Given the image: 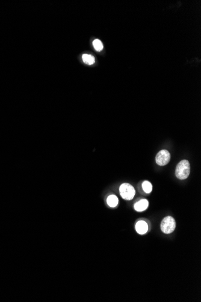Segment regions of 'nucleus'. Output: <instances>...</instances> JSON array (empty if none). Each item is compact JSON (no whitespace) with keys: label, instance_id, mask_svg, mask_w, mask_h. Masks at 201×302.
Returning a JSON list of instances; mask_svg holds the SVG:
<instances>
[{"label":"nucleus","instance_id":"nucleus-8","mask_svg":"<svg viewBox=\"0 0 201 302\" xmlns=\"http://www.w3.org/2000/svg\"><path fill=\"white\" fill-rule=\"evenodd\" d=\"M82 59L83 62L88 65H92L95 62V57L90 54H83L82 56Z\"/></svg>","mask_w":201,"mask_h":302},{"label":"nucleus","instance_id":"nucleus-10","mask_svg":"<svg viewBox=\"0 0 201 302\" xmlns=\"http://www.w3.org/2000/svg\"><path fill=\"white\" fill-rule=\"evenodd\" d=\"M93 45L98 51H101L103 49V44L102 42L99 39H95L93 42Z\"/></svg>","mask_w":201,"mask_h":302},{"label":"nucleus","instance_id":"nucleus-3","mask_svg":"<svg viewBox=\"0 0 201 302\" xmlns=\"http://www.w3.org/2000/svg\"><path fill=\"white\" fill-rule=\"evenodd\" d=\"M119 191L122 197L126 200H132L135 194L134 187L129 183H123L121 185Z\"/></svg>","mask_w":201,"mask_h":302},{"label":"nucleus","instance_id":"nucleus-9","mask_svg":"<svg viewBox=\"0 0 201 302\" xmlns=\"http://www.w3.org/2000/svg\"><path fill=\"white\" fill-rule=\"evenodd\" d=\"M142 187H143L144 191L147 194H149L152 191V189H153V186H152L151 183L148 181L144 182V183L142 184Z\"/></svg>","mask_w":201,"mask_h":302},{"label":"nucleus","instance_id":"nucleus-1","mask_svg":"<svg viewBox=\"0 0 201 302\" xmlns=\"http://www.w3.org/2000/svg\"><path fill=\"white\" fill-rule=\"evenodd\" d=\"M190 172V165L189 161L182 160L178 163L175 170V174L178 179H186L189 177Z\"/></svg>","mask_w":201,"mask_h":302},{"label":"nucleus","instance_id":"nucleus-4","mask_svg":"<svg viewBox=\"0 0 201 302\" xmlns=\"http://www.w3.org/2000/svg\"><path fill=\"white\" fill-rule=\"evenodd\" d=\"M171 159L170 153L166 150L159 151L156 155L155 161L160 166H164L167 165Z\"/></svg>","mask_w":201,"mask_h":302},{"label":"nucleus","instance_id":"nucleus-5","mask_svg":"<svg viewBox=\"0 0 201 302\" xmlns=\"http://www.w3.org/2000/svg\"><path fill=\"white\" fill-rule=\"evenodd\" d=\"M135 230L140 235H144L148 232V226L144 221H139L135 224Z\"/></svg>","mask_w":201,"mask_h":302},{"label":"nucleus","instance_id":"nucleus-7","mask_svg":"<svg viewBox=\"0 0 201 302\" xmlns=\"http://www.w3.org/2000/svg\"><path fill=\"white\" fill-rule=\"evenodd\" d=\"M107 204L112 208H115L116 207L119 202L118 198L115 196V195H111L108 196V197L107 199Z\"/></svg>","mask_w":201,"mask_h":302},{"label":"nucleus","instance_id":"nucleus-6","mask_svg":"<svg viewBox=\"0 0 201 302\" xmlns=\"http://www.w3.org/2000/svg\"><path fill=\"white\" fill-rule=\"evenodd\" d=\"M149 206V202L146 199H142L134 205V209L138 212L145 210Z\"/></svg>","mask_w":201,"mask_h":302},{"label":"nucleus","instance_id":"nucleus-2","mask_svg":"<svg viewBox=\"0 0 201 302\" xmlns=\"http://www.w3.org/2000/svg\"><path fill=\"white\" fill-rule=\"evenodd\" d=\"M176 227L175 219L171 216L164 218L161 223V229L164 234H169L172 233Z\"/></svg>","mask_w":201,"mask_h":302}]
</instances>
